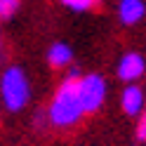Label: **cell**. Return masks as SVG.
<instances>
[{
  "label": "cell",
  "mask_w": 146,
  "mask_h": 146,
  "mask_svg": "<svg viewBox=\"0 0 146 146\" xmlns=\"http://www.w3.org/2000/svg\"><path fill=\"white\" fill-rule=\"evenodd\" d=\"M85 113H83V106H80V99H78V80L66 78L54 92V99L47 108V120L54 127H71Z\"/></svg>",
  "instance_id": "1"
},
{
  "label": "cell",
  "mask_w": 146,
  "mask_h": 146,
  "mask_svg": "<svg viewBox=\"0 0 146 146\" xmlns=\"http://www.w3.org/2000/svg\"><path fill=\"white\" fill-rule=\"evenodd\" d=\"M0 99L7 111H21L31 99V85H29V76L24 73L19 66H7L0 76Z\"/></svg>",
  "instance_id": "2"
},
{
  "label": "cell",
  "mask_w": 146,
  "mask_h": 146,
  "mask_svg": "<svg viewBox=\"0 0 146 146\" xmlns=\"http://www.w3.org/2000/svg\"><path fill=\"white\" fill-rule=\"evenodd\" d=\"M108 94L106 80L99 73H87V76L78 78V99L83 106V113H97L104 106Z\"/></svg>",
  "instance_id": "3"
},
{
  "label": "cell",
  "mask_w": 146,
  "mask_h": 146,
  "mask_svg": "<svg viewBox=\"0 0 146 146\" xmlns=\"http://www.w3.org/2000/svg\"><path fill=\"white\" fill-rule=\"evenodd\" d=\"M144 71H146V61L141 54H137V52H127L120 57V61H118V78L125 80L127 85H132L134 80H139L144 76Z\"/></svg>",
  "instance_id": "4"
},
{
  "label": "cell",
  "mask_w": 146,
  "mask_h": 146,
  "mask_svg": "<svg viewBox=\"0 0 146 146\" xmlns=\"http://www.w3.org/2000/svg\"><path fill=\"white\" fill-rule=\"evenodd\" d=\"M146 102V94H144V90L139 87V85H125V90H123V94H120V108H123V113L125 115H132V118H137L141 111H144V104Z\"/></svg>",
  "instance_id": "5"
},
{
  "label": "cell",
  "mask_w": 146,
  "mask_h": 146,
  "mask_svg": "<svg viewBox=\"0 0 146 146\" xmlns=\"http://www.w3.org/2000/svg\"><path fill=\"white\" fill-rule=\"evenodd\" d=\"M144 14H146L144 0H120V5H118V17H120V21L127 24V26L141 21Z\"/></svg>",
  "instance_id": "6"
},
{
  "label": "cell",
  "mask_w": 146,
  "mask_h": 146,
  "mask_svg": "<svg viewBox=\"0 0 146 146\" xmlns=\"http://www.w3.org/2000/svg\"><path fill=\"white\" fill-rule=\"evenodd\" d=\"M73 59V50L68 47L66 42H52L50 50H47V64L54 68H64L68 66Z\"/></svg>",
  "instance_id": "7"
},
{
  "label": "cell",
  "mask_w": 146,
  "mask_h": 146,
  "mask_svg": "<svg viewBox=\"0 0 146 146\" xmlns=\"http://www.w3.org/2000/svg\"><path fill=\"white\" fill-rule=\"evenodd\" d=\"M99 3H102V0H61V5L73 10V12H87V10H92V7H97Z\"/></svg>",
  "instance_id": "8"
},
{
  "label": "cell",
  "mask_w": 146,
  "mask_h": 146,
  "mask_svg": "<svg viewBox=\"0 0 146 146\" xmlns=\"http://www.w3.org/2000/svg\"><path fill=\"white\" fill-rule=\"evenodd\" d=\"M19 10V0H0V19H10Z\"/></svg>",
  "instance_id": "9"
},
{
  "label": "cell",
  "mask_w": 146,
  "mask_h": 146,
  "mask_svg": "<svg viewBox=\"0 0 146 146\" xmlns=\"http://www.w3.org/2000/svg\"><path fill=\"white\" fill-rule=\"evenodd\" d=\"M139 123H137V137H139L141 141H146V106H144V111L139 113Z\"/></svg>",
  "instance_id": "10"
}]
</instances>
